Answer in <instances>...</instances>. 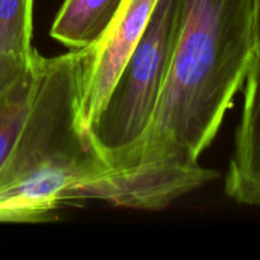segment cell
Masks as SVG:
<instances>
[{
  "label": "cell",
  "instance_id": "cell-7",
  "mask_svg": "<svg viewBox=\"0 0 260 260\" xmlns=\"http://www.w3.org/2000/svg\"><path fill=\"white\" fill-rule=\"evenodd\" d=\"M36 83L37 73L32 56L29 68L0 94V172L9 159L22 131L35 95Z\"/></svg>",
  "mask_w": 260,
  "mask_h": 260
},
{
  "label": "cell",
  "instance_id": "cell-10",
  "mask_svg": "<svg viewBox=\"0 0 260 260\" xmlns=\"http://www.w3.org/2000/svg\"><path fill=\"white\" fill-rule=\"evenodd\" d=\"M254 13H255V53L260 52V0H254Z\"/></svg>",
  "mask_w": 260,
  "mask_h": 260
},
{
  "label": "cell",
  "instance_id": "cell-6",
  "mask_svg": "<svg viewBox=\"0 0 260 260\" xmlns=\"http://www.w3.org/2000/svg\"><path fill=\"white\" fill-rule=\"evenodd\" d=\"M124 0H65L51 27V37L70 50L91 48L103 38Z\"/></svg>",
  "mask_w": 260,
  "mask_h": 260
},
{
  "label": "cell",
  "instance_id": "cell-4",
  "mask_svg": "<svg viewBox=\"0 0 260 260\" xmlns=\"http://www.w3.org/2000/svg\"><path fill=\"white\" fill-rule=\"evenodd\" d=\"M157 0H124L116 19L84 65L80 96L81 126L89 128L101 113L124 63L146 29Z\"/></svg>",
  "mask_w": 260,
  "mask_h": 260
},
{
  "label": "cell",
  "instance_id": "cell-2",
  "mask_svg": "<svg viewBox=\"0 0 260 260\" xmlns=\"http://www.w3.org/2000/svg\"><path fill=\"white\" fill-rule=\"evenodd\" d=\"M88 50L45 57L35 50V95L0 172V222L47 221L107 164L80 121Z\"/></svg>",
  "mask_w": 260,
  "mask_h": 260
},
{
  "label": "cell",
  "instance_id": "cell-5",
  "mask_svg": "<svg viewBox=\"0 0 260 260\" xmlns=\"http://www.w3.org/2000/svg\"><path fill=\"white\" fill-rule=\"evenodd\" d=\"M243 91V109L226 173L225 192L239 205L260 207V52L254 56Z\"/></svg>",
  "mask_w": 260,
  "mask_h": 260
},
{
  "label": "cell",
  "instance_id": "cell-3",
  "mask_svg": "<svg viewBox=\"0 0 260 260\" xmlns=\"http://www.w3.org/2000/svg\"><path fill=\"white\" fill-rule=\"evenodd\" d=\"M183 0H157L146 29L124 63L89 136L106 159L141 137L167 80L179 32Z\"/></svg>",
  "mask_w": 260,
  "mask_h": 260
},
{
  "label": "cell",
  "instance_id": "cell-1",
  "mask_svg": "<svg viewBox=\"0 0 260 260\" xmlns=\"http://www.w3.org/2000/svg\"><path fill=\"white\" fill-rule=\"evenodd\" d=\"M254 0H183L167 80L146 131L106 159L76 201L159 211L217 173L200 157L217 136L255 56Z\"/></svg>",
  "mask_w": 260,
  "mask_h": 260
},
{
  "label": "cell",
  "instance_id": "cell-9",
  "mask_svg": "<svg viewBox=\"0 0 260 260\" xmlns=\"http://www.w3.org/2000/svg\"><path fill=\"white\" fill-rule=\"evenodd\" d=\"M30 62L15 60L0 55V94L7 90L25 70L30 66Z\"/></svg>",
  "mask_w": 260,
  "mask_h": 260
},
{
  "label": "cell",
  "instance_id": "cell-8",
  "mask_svg": "<svg viewBox=\"0 0 260 260\" xmlns=\"http://www.w3.org/2000/svg\"><path fill=\"white\" fill-rule=\"evenodd\" d=\"M35 0H0V55L29 62Z\"/></svg>",
  "mask_w": 260,
  "mask_h": 260
}]
</instances>
